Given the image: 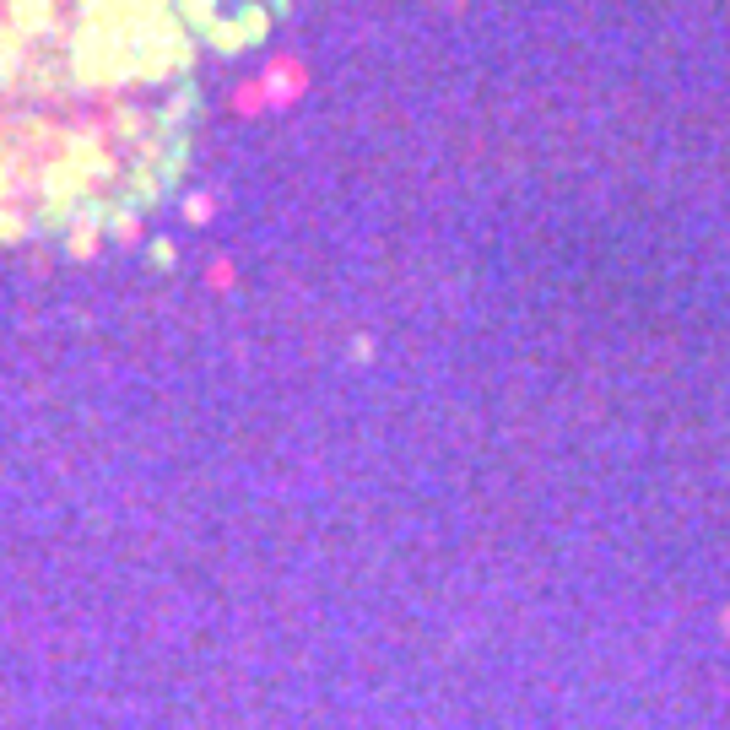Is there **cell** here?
I'll list each match as a JSON object with an SVG mask.
<instances>
[{"instance_id": "cell-1", "label": "cell", "mask_w": 730, "mask_h": 730, "mask_svg": "<svg viewBox=\"0 0 730 730\" xmlns=\"http://www.w3.org/2000/svg\"><path fill=\"white\" fill-rule=\"evenodd\" d=\"M260 82H265V98H271V109L287 114V109H298L303 92L314 87V65L303 60V55H292V49H276V55L265 60Z\"/></svg>"}, {"instance_id": "cell-2", "label": "cell", "mask_w": 730, "mask_h": 730, "mask_svg": "<svg viewBox=\"0 0 730 730\" xmlns=\"http://www.w3.org/2000/svg\"><path fill=\"white\" fill-rule=\"evenodd\" d=\"M65 238V255L71 260H92L103 244H109V233H103V201H82L71 217V228L60 233Z\"/></svg>"}, {"instance_id": "cell-3", "label": "cell", "mask_w": 730, "mask_h": 730, "mask_svg": "<svg viewBox=\"0 0 730 730\" xmlns=\"http://www.w3.org/2000/svg\"><path fill=\"white\" fill-rule=\"evenodd\" d=\"M103 233H109V244H141V206L130 201H103Z\"/></svg>"}, {"instance_id": "cell-4", "label": "cell", "mask_w": 730, "mask_h": 730, "mask_svg": "<svg viewBox=\"0 0 730 730\" xmlns=\"http://www.w3.org/2000/svg\"><path fill=\"white\" fill-rule=\"evenodd\" d=\"M228 109H233L238 119H260V114H271V98H265V82H260V76H249V82H238V87H233Z\"/></svg>"}, {"instance_id": "cell-5", "label": "cell", "mask_w": 730, "mask_h": 730, "mask_svg": "<svg viewBox=\"0 0 730 730\" xmlns=\"http://www.w3.org/2000/svg\"><path fill=\"white\" fill-rule=\"evenodd\" d=\"M163 190H168V184H163V174H152V168H130V174H125V201L141 206V211L152 206Z\"/></svg>"}, {"instance_id": "cell-6", "label": "cell", "mask_w": 730, "mask_h": 730, "mask_svg": "<svg viewBox=\"0 0 730 730\" xmlns=\"http://www.w3.org/2000/svg\"><path fill=\"white\" fill-rule=\"evenodd\" d=\"M201 38L217 49V55H238V49H249V38H244V28H238V17H217Z\"/></svg>"}, {"instance_id": "cell-7", "label": "cell", "mask_w": 730, "mask_h": 730, "mask_svg": "<svg viewBox=\"0 0 730 730\" xmlns=\"http://www.w3.org/2000/svg\"><path fill=\"white\" fill-rule=\"evenodd\" d=\"M174 17H179L195 38H201L211 22H217V0H174Z\"/></svg>"}, {"instance_id": "cell-8", "label": "cell", "mask_w": 730, "mask_h": 730, "mask_svg": "<svg viewBox=\"0 0 730 730\" xmlns=\"http://www.w3.org/2000/svg\"><path fill=\"white\" fill-rule=\"evenodd\" d=\"M146 125H157V119H146L141 109H114V136H119V141L141 146V141H146Z\"/></svg>"}, {"instance_id": "cell-9", "label": "cell", "mask_w": 730, "mask_h": 730, "mask_svg": "<svg viewBox=\"0 0 730 730\" xmlns=\"http://www.w3.org/2000/svg\"><path fill=\"white\" fill-rule=\"evenodd\" d=\"M271 6H244V11H238V28H244V38H249V44H260V38H271Z\"/></svg>"}, {"instance_id": "cell-10", "label": "cell", "mask_w": 730, "mask_h": 730, "mask_svg": "<svg viewBox=\"0 0 730 730\" xmlns=\"http://www.w3.org/2000/svg\"><path fill=\"white\" fill-rule=\"evenodd\" d=\"M201 282H206V292H233V287H238V265H233L228 255H217V260L206 265Z\"/></svg>"}, {"instance_id": "cell-11", "label": "cell", "mask_w": 730, "mask_h": 730, "mask_svg": "<svg viewBox=\"0 0 730 730\" xmlns=\"http://www.w3.org/2000/svg\"><path fill=\"white\" fill-rule=\"evenodd\" d=\"M211 217H217V195H206V190L184 195V222H190V228H206Z\"/></svg>"}, {"instance_id": "cell-12", "label": "cell", "mask_w": 730, "mask_h": 730, "mask_svg": "<svg viewBox=\"0 0 730 730\" xmlns=\"http://www.w3.org/2000/svg\"><path fill=\"white\" fill-rule=\"evenodd\" d=\"M146 260H152L157 271H174V260H179L174 238H152V244H146Z\"/></svg>"}, {"instance_id": "cell-13", "label": "cell", "mask_w": 730, "mask_h": 730, "mask_svg": "<svg viewBox=\"0 0 730 730\" xmlns=\"http://www.w3.org/2000/svg\"><path fill=\"white\" fill-rule=\"evenodd\" d=\"M352 357H363V363H368V357H374V341H368V336H357V341H352Z\"/></svg>"}, {"instance_id": "cell-14", "label": "cell", "mask_w": 730, "mask_h": 730, "mask_svg": "<svg viewBox=\"0 0 730 730\" xmlns=\"http://www.w3.org/2000/svg\"><path fill=\"white\" fill-rule=\"evenodd\" d=\"M265 6H271V17H287V11H292V0H265Z\"/></svg>"}]
</instances>
